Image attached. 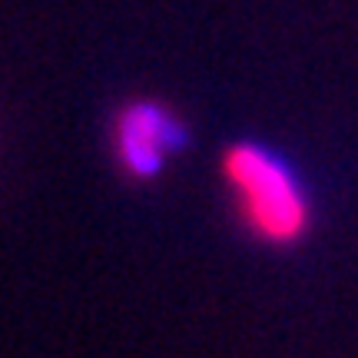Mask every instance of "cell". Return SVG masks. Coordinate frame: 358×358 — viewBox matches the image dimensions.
I'll use <instances>...</instances> for the list:
<instances>
[{
	"label": "cell",
	"instance_id": "6da1fadb",
	"mask_svg": "<svg viewBox=\"0 0 358 358\" xmlns=\"http://www.w3.org/2000/svg\"><path fill=\"white\" fill-rule=\"evenodd\" d=\"M222 173L239 196V209L259 239L289 245L308 229V199L292 169L259 143H236L222 156Z\"/></svg>",
	"mask_w": 358,
	"mask_h": 358
},
{
	"label": "cell",
	"instance_id": "7a4b0ae2",
	"mask_svg": "<svg viewBox=\"0 0 358 358\" xmlns=\"http://www.w3.org/2000/svg\"><path fill=\"white\" fill-rule=\"evenodd\" d=\"M186 146V129L159 103H133L116 120V156L129 176L153 179L169 153Z\"/></svg>",
	"mask_w": 358,
	"mask_h": 358
}]
</instances>
